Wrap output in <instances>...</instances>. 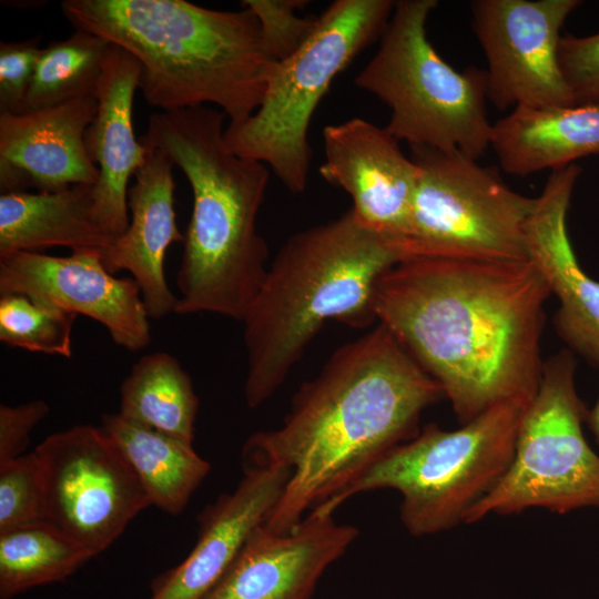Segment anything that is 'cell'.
Segmentation results:
<instances>
[{"label":"cell","instance_id":"6da1fadb","mask_svg":"<svg viewBox=\"0 0 599 599\" xmlns=\"http://www.w3.org/2000/svg\"><path fill=\"white\" fill-rule=\"evenodd\" d=\"M550 290L529 261L403 260L374 292V314L441 387L461 425L531 400Z\"/></svg>","mask_w":599,"mask_h":599},{"label":"cell","instance_id":"7a4b0ae2","mask_svg":"<svg viewBox=\"0 0 599 599\" xmlns=\"http://www.w3.org/2000/svg\"><path fill=\"white\" fill-rule=\"evenodd\" d=\"M441 397L438 383L380 324L338 347L296 392L283 424L244 444V467L291 471L263 525L277 534L293 529L385 451L415 437L420 414Z\"/></svg>","mask_w":599,"mask_h":599},{"label":"cell","instance_id":"3957f363","mask_svg":"<svg viewBox=\"0 0 599 599\" xmlns=\"http://www.w3.org/2000/svg\"><path fill=\"white\" fill-rule=\"evenodd\" d=\"M225 119L207 105L160 111L139 140L163 151L192 190L174 314L211 313L242 322L270 265L257 216L271 170L227 150Z\"/></svg>","mask_w":599,"mask_h":599},{"label":"cell","instance_id":"277c9868","mask_svg":"<svg viewBox=\"0 0 599 599\" xmlns=\"http://www.w3.org/2000/svg\"><path fill=\"white\" fill-rule=\"evenodd\" d=\"M61 9L75 30L140 62L142 95L161 111L211 103L229 124L241 123L260 106L276 64L244 6L222 11L185 0H64Z\"/></svg>","mask_w":599,"mask_h":599},{"label":"cell","instance_id":"5b68a950","mask_svg":"<svg viewBox=\"0 0 599 599\" xmlns=\"http://www.w3.org/2000/svg\"><path fill=\"white\" fill-rule=\"evenodd\" d=\"M403 260L396 243L363 227L351 210L291 235L242 319L246 405L271 398L327 321L374 322L376 283Z\"/></svg>","mask_w":599,"mask_h":599},{"label":"cell","instance_id":"8992f818","mask_svg":"<svg viewBox=\"0 0 599 599\" xmlns=\"http://www.w3.org/2000/svg\"><path fill=\"white\" fill-rule=\"evenodd\" d=\"M529 403L521 398L500 402L456 430L427 424L317 508L334 514L356 494L394 489L402 496L399 517L410 535L454 528L506 474Z\"/></svg>","mask_w":599,"mask_h":599},{"label":"cell","instance_id":"52a82bcc","mask_svg":"<svg viewBox=\"0 0 599 599\" xmlns=\"http://www.w3.org/2000/svg\"><path fill=\"white\" fill-rule=\"evenodd\" d=\"M436 0H399L377 52L355 84L390 110L386 130L409 146L458 150L478 160L490 148L486 72L448 64L427 37Z\"/></svg>","mask_w":599,"mask_h":599},{"label":"cell","instance_id":"ba28073f","mask_svg":"<svg viewBox=\"0 0 599 599\" xmlns=\"http://www.w3.org/2000/svg\"><path fill=\"white\" fill-rule=\"evenodd\" d=\"M394 7L392 0L333 1L306 42L276 62L254 113L227 124L223 136L227 150L265 164L290 192H304L313 114L334 79L380 39Z\"/></svg>","mask_w":599,"mask_h":599},{"label":"cell","instance_id":"9c48e42d","mask_svg":"<svg viewBox=\"0 0 599 599\" xmlns=\"http://www.w3.org/2000/svg\"><path fill=\"white\" fill-rule=\"evenodd\" d=\"M576 365L570 351L544 363L538 389L518 428L511 464L464 524L530 508L564 515L599 507V456L583 435L588 410L576 390Z\"/></svg>","mask_w":599,"mask_h":599},{"label":"cell","instance_id":"30bf717a","mask_svg":"<svg viewBox=\"0 0 599 599\" xmlns=\"http://www.w3.org/2000/svg\"><path fill=\"white\" fill-rule=\"evenodd\" d=\"M419 174L406 238L408 258L526 261L536 197L511 190L458 150L409 146Z\"/></svg>","mask_w":599,"mask_h":599},{"label":"cell","instance_id":"8fae6325","mask_svg":"<svg viewBox=\"0 0 599 599\" xmlns=\"http://www.w3.org/2000/svg\"><path fill=\"white\" fill-rule=\"evenodd\" d=\"M42 466L45 520L93 556L105 550L151 501L99 426L77 425L34 449Z\"/></svg>","mask_w":599,"mask_h":599},{"label":"cell","instance_id":"7c38bea8","mask_svg":"<svg viewBox=\"0 0 599 599\" xmlns=\"http://www.w3.org/2000/svg\"><path fill=\"white\" fill-rule=\"evenodd\" d=\"M578 0H475L487 98L500 110L576 105L558 62L560 30Z\"/></svg>","mask_w":599,"mask_h":599},{"label":"cell","instance_id":"4fadbf2b","mask_svg":"<svg viewBox=\"0 0 599 599\" xmlns=\"http://www.w3.org/2000/svg\"><path fill=\"white\" fill-rule=\"evenodd\" d=\"M21 293L103 325L112 341L138 352L151 343L150 317L132 277H115L98 251L0 257V294Z\"/></svg>","mask_w":599,"mask_h":599},{"label":"cell","instance_id":"5bb4252c","mask_svg":"<svg viewBox=\"0 0 599 599\" xmlns=\"http://www.w3.org/2000/svg\"><path fill=\"white\" fill-rule=\"evenodd\" d=\"M323 143L322 177L349 194L357 223L396 243L407 260L417 164L386 128L361 118L326 125Z\"/></svg>","mask_w":599,"mask_h":599},{"label":"cell","instance_id":"9a60e30c","mask_svg":"<svg viewBox=\"0 0 599 599\" xmlns=\"http://www.w3.org/2000/svg\"><path fill=\"white\" fill-rule=\"evenodd\" d=\"M358 535L318 508L285 534L262 524L204 599H312L322 575Z\"/></svg>","mask_w":599,"mask_h":599},{"label":"cell","instance_id":"2e32d148","mask_svg":"<svg viewBox=\"0 0 599 599\" xmlns=\"http://www.w3.org/2000/svg\"><path fill=\"white\" fill-rule=\"evenodd\" d=\"M95 95L59 105L0 113V190L59 192L94 185L99 169L85 146L97 113Z\"/></svg>","mask_w":599,"mask_h":599},{"label":"cell","instance_id":"e0dca14e","mask_svg":"<svg viewBox=\"0 0 599 599\" xmlns=\"http://www.w3.org/2000/svg\"><path fill=\"white\" fill-rule=\"evenodd\" d=\"M580 174L576 164L552 170L526 224L528 260L559 300L558 335L599 366V282L581 268L567 232V212Z\"/></svg>","mask_w":599,"mask_h":599},{"label":"cell","instance_id":"ac0fdd59","mask_svg":"<svg viewBox=\"0 0 599 599\" xmlns=\"http://www.w3.org/2000/svg\"><path fill=\"white\" fill-rule=\"evenodd\" d=\"M291 471L283 466L244 467L232 493L199 515L197 539L184 560L158 577L149 599H204L226 573L247 537L282 496Z\"/></svg>","mask_w":599,"mask_h":599},{"label":"cell","instance_id":"d6986e66","mask_svg":"<svg viewBox=\"0 0 599 599\" xmlns=\"http://www.w3.org/2000/svg\"><path fill=\"white\" fill-rule=\"evenodd\" d=\"M140 78V62L111 43L95 91L97 113L84 136L88 153L99 169V180L92 186L94 214L114 238L129 226V182L149 152L136 139L132 123Z\"/></svg>","mask_w":599,"mask_h":599},{"label":"cell","instance_id":"ffe728a7","mask_svg":"<svg viewBox=\"0 0 599 599\" xmlns=\"http://www.w3.org/2000/svg\"><path fill=\"white\" fill-rule=\"evenodd\" d=\"M143 165L128 191L129 226L101 253L104 267L115 274L129 271L140 287L150 318L175 312L177 297L170 290L164 261L169 246L184 242L176 224L173 163L156 148H149Z\"/></svg>","mask_w":599,"mask_h":599},{"label":"cell","instance_id":"44dd1931","mask_svg":"<svg viewBox=\"0 0 599 599\" xmlns=\"http://www.w3.org/2000/svg\"><path fill=\"white\" fill-rule=\"evenodd\" d=\"M490 148L508 174L556 170L599 153V101L515 108L493 124Z\"/></svg>","mask_w":599,"mask_h":599},{"label":"cell","instance_id":"7402d4cb","mask_svg":"<svg viewBox=\"0 0 599 599\" xmlns=\"http://www.w3.org/2000/svg\"><path fill=\"white\" fill-rule=\"evenodd\" d=\"M92 186L73 185L52 193H1L0 257L51 247L105 251L115 238L97 220Z\"/></svg>","mask_w":599,"mask_h":599},{"label":"cell","instance_id":"603a6c76","mask_svg":"<svg viewBox=\"0 0 599 599\" xmlns=\"http://www.w3.org/2000/svg\"><path fill=\"white\" fill-rule=\"evenodd\" d=\"M100 427L140 480L151 505L169 515L185 509L211 470L192 444L132 423L119 413L104 414Z\"/></svg>","mask_w":599,"mask_h":599},{"label":"cell","instance_id":"cb8c5ba5","mask_svg":"<svg viewBox=\"0 0 599 599\" xmlns=\"http://www.w3.org/2000/svg\"><path fill=\"white\" fill-rule=\"evenodd\" d=\"M199 398L180 362L166 352L143 355L120 387L119 414L193 444Z\"/></svg>","mask_w":599,"mask_h":599},{"label":"cell","instance_id":"d4e9b609","mask_svg":"<svg viewBox=\"0 0 599 599\" xmlns=\"http://www.w3.org/2000/svg\"><path fill=\"white\" fill-rule=\"evenodd\" d=\"M93 557L47 520L0 532V598L64 580Z\"/></svg>","mask_w":599,"mask_h":599},{"label":"cell","instance_id":"484cf974","mask_svg":"<svg viewBox=\"0 0 599 599\" xmlns=\"http://www.w3.org/2000/svg\"><path fill=\"white\" fill-rule=\"evenodd\" d=\"M110 47V42L95 34L75 30L70 37L42 49L24 111L95 95Z\"/></svg>","mask_w":599,"mask_h":599},{"label":"cell","instance_id":"4316f807","mask_svg":"<svg viewBox=\"0 0 599 599\" xmlns=\"http://www.w3.org/2000/svg\"><path fill=\"white\" fill-rule=\"evenodd\" d=\"M77 317L26 294H0V341L12 347L68 358Z\"/></svg>","mask_w":599,"mask_h":599},{"label":"cell","instance_id":"83f0119b","mask_svg":"<svg viewBox=\"0 0 599 599\" xmlns=\"http://www.w3.org/2000/svg\"><path fill=\"white\" fill-rule=\"evenodd\" d=\"M45 520V490L35 450L0 464V532Z\"/></svg>","mask_w":599,"mask_h":599},{"label":"cell","instance_id":"f1b7e54d","mask_svg":"<svg viewBox=\"0 0 599 599\" xmlns=\"http://www.w3.org/2000/svg\"><path fill=\"white\" fill-rule=\"evenodd\" d=\"M256 16L268 55L280 62L295 53L314 32L318 17H300L304 0H244Z\"/></svg>","mask_w":599,"mask_h":599},{"label":"cell","instance_id":"f546056e","mask_svg":"<svg viewBox=\"0 0 599 599\" xmlns=\"http://www.w3.org/2000/svg\"><path fill=\"white\" fill-rule=\"evenodd\" d=\"M558 62L576 105L599 101V32L561 37Z\"/></svg>","mask_w":599,"mask_h":599},{"label":"cell","instance_id":"4dcf8cb0","mask_svg":"<svg viewBox=\"0 0 599 599\" xmlns=\"http://www.w3.org/2000/svg\"><path fill=\"white\" fill-rule=\"evenodd\" d=\"M39 38L0 43V113H21L42 49Z\"/></svg>","mask_w":599,"mask_h":599},{"label":"cell","instance_id":"1f68e13d","mask_svg":"<svg viewBox=\"0 0 599 599\" xmlns=\"http://www.w3.org/2000/svg\"><path fill=\"white\" fill-rule=\"evenodd\" d=\"M49 412V405L42 399L0 406V464L23 455L29 435Z\"/></svg>","mask_w":599,"mask_h":599},{"label":"cell","instance_id":"d6a6232c","mask_svg":"<svg viewBox=\"0 0 599 599\" xmlns=\"http://www.w3.org/2000/svg\"><path fill=\"white\" fill-rule=\"evenodd\" d=\"M586 422L599 443V398L595 406L588 410Z\"/></svg>","mask_w":599,"mask_h":599}]
</instances>
